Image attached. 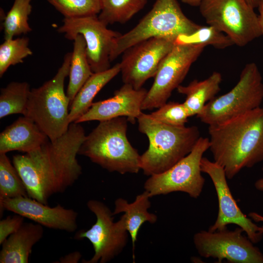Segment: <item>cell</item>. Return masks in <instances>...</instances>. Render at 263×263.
<instances>
[{"instance_id":"obj_28","label":"cell","mask_w":263,"mask_h":263,"mask_svg":"<svg viewBox=\"0 0 263 263\" xmlns=\"http://www.w3.org/2000/svg\"><path fill=\"white\" fill-rule=\"evenodd\" d=\"M27 197L25 187L6 153H0V200Z\"/></svg>"},{"instance_id":"obj_24","label":"cell","mask_w":263,"mask_h":263,"mask_svg":"<svg viewBox=\"0 0 263 263\" xmlns=\"http://www.w3.org/2000/svg\"><path fill=\"white\" fill-rule=\"evenodd\" d=\"M13 164L25 187L28 197L47 204L49 196L44 182L29 156L27 153L14 155Z\"/></svg>"},{"instance_id":"obj_26","label":"cell","mask_w":263,"mask_h":263,"mask_svg":"<svg viewBox=\"0 0 263 263\" xmlns=\"http://www.w3.org/2000/svg\"><path fill=\"white\" fill-rule=\"evenodd\" d=\"M101 11L98 18L107 25L124 23L142 10L148 0H100Z\"/></svg>"},{"instance_id":"obj_25","label":"cell","mask_w":263,"mask_h":263,"mask_svg":"<svg viewBox=\"0 0 263 263\" xmlns=\"http://www.w3.org/2000/svg\"><path fill=\"white\" fill-rule=\"evenodd\" d=\"M30 85L26 82H12L1 88L0 94V118L12 114L26 113Z\"/></svg>"},{"instance_id":"obj_18","label":"cell","mask_w":263,"mask_h":263,"mask_svg":"<svg viewBox=\"0 0 263 263\" xmlns=\"http://www.w3.org/2000/svg\"><path fill=\"white\" fill-rule=\"evenodd\" d=\"M48 136L29 118L20 117L0 134V153L18 150L29 153L39 149Z\"/></svg>"},{"instance_id":"obj_37","label":"cell","mask_w":263,"mask_h":263,"mask_svg":"<svg viewBox=\"0 0 263 263\" xmlns=\"http://www.w3.org/2000/svg\"><path fill=\"white\" fill-rule=\"evenodd\" d=\"M182 2L191 6H199L202 0H180Z\"/></svg>"},{"instance_id":"obj_3","label":"cell","mask_w":263,"mask_h":263,"mask_svg":"<svg viewBox=\"0 0 263 263\" xmlns=\"http://www.w3.org/2000/svg\"><path fill=\"white\" fill-rule=\"evenodd\" d=\"M138 130L148 137V149L140 157L141 169L147 176L162 173L187 155L200 136L195 126L175 127L162 123L150 114L137 118Z\"/></svg>"},{"instance_id":"obj_12","label":"cell","mask_w":263,"mask_h":263,"mask_svg":"<svg viewBox=\"0 0 263 263\" xmlns=\"http://www.w3.org/2000/svg\"><path fill=\"white\" fill-rule=\"evenodd\" d=\"M240 227L210 231L201 230L194 235L193 243L199 254L222 263H263V254L254 243L243 235Z\"/></svg>"},{"instance_id":"obj_22","label":"cell","mask_w":263,"mask_h":263,"mask_svg":"<svg viewBox=\"0 0 263 263\" xmlns=\"http://www.w3.org/2000/svg\"><path fill=\"white\" fill-rule=\"evenodd\" d=\"M120 63L98 73H93L77 93L69 108V121L75 122L90 108L97 94L120 72Z\"/></svg>"},{"instance_id":"obj_32","label":"cell","mask_w":263,"mask_h":263,"mask_svg":"<svg viewBox=\"0 0 263 263\" xmlns=\"http://www.w3.org/2000/svg\"><path fill=\"white\" fill-rule=\"evenodd\" d=\"M150 115L162 123L175 127L185 126L189 117L184 103L175 102H167Z\"/></svg>"},{"instance_id":"obj_13","label":"cell","mask_w":263,"mask_h":263,"mask_svg":"<svg viewBox=\"0 0 263 263\" xmlns=\"http://www.w3.org/2000/svg\"><path fill=\"white\" fill-rule=\"evenodd\" d=\"M89 209L96 217V222L89 229L79 231L75 238H86L92 244L94 254L83 263H106L117 256L128 243L129 233L120 229L113 221V213L104 203L90 200Z\"/></svg>"},{"instance_id":"obj_38","label":"cell","mask_w":263,"mask_h":263,"mask_svg":"<svg viewBox=\"0 0 263 263\" xmlns=\"http://www.w3.org/2000/svg\"><path fill=\"white\" fill-rule=\"evenodd\" d=\"M263 170V167L262 168ZM255 188L259 191H263V177L257 180L254 184Z\"/></svg>"},{"instance_id":"obj_20","label":"cell","mask_w":263,"mask_h":263,"mask_svg":"<svg viewBox=\"0 0 263 263\" xmlns=\"http://www.w3.org/2000/svg\"><path fill=\"white\" fill-rule=\"evenodd\" d=\"M43 232L41 225L24 223L17 232L1 244L0 263H28L32 248L42 238Z\"/></svg>"},{"instance_id":"obj_29","label":"cell","mask_w":263,"mask_h":263,"mask_svg":"<svg viewBox=\"0 0 263 263\" xmlns=\"http://www.w3.org/2000/svg\"><path fill=\"white\" fill-rule=\"evenodd\" d=\"M175 44H202L223 49L234 45L232 40L225 34L213 26H203L189 35H180Z\"/></svg>"},{"instance_id":"obj_31","label":"cell","mask_w":263,"mask_h":263,"mask_svg":"<svg viewBox=\"0 0 263 263\" xmlns=\"http://www.w3.org/2000/svg\"><path fill=\"white\" fill-rule=\"evenodd\" d=\"M64 18L97 15L101 11L100 0H47Z\"/></svg>"},{"instance_id":"obj_27","label":"cell","mask_w":263,"mask_h":263,"mask_svg":"<svg viewBox=\"0 0 263 263\" xmlns=\"http://www.w3.org/2000/svg\"><path fill=\"white\" fill-rule=\"evenodd\" d=\"M31 1V0H14L11 8L4 18V40L27 34L32 30L28 23L29 16L32 9Z\"/></svg>"},{"instance_id":"obj_15","label":"cell","mask_w":263,"mask_h":263,"mask_svg":"<svg viewBox=\"0 0 263 263\" xmlns=\"http://www.w3.org/2000/svg\"><path fill=\"white\" fill-rule=\"evenodd\" d=\"M201 167L202 172L207 174L211 178L218 201L216 220L208 230L210 231L223 230L226 228L229 224H235L243 229L252 243L256 244L260 242L263 234L259 232V226L239 208L228 185L223 167L215 161L204 157Z\"/></svg>"},{"instance_id":"obj_39","label":"cell","mask_w":263,"mask_h":263,"mask_svg":"<svg viewBox=\"0 0 263 263\" xmlns=\"http://www.w3.org/2000/svg\"><path fill=\"white\" fill-rule=\"evenodd\" d=\"M248 4L253 8L258 7L260 0H246Z\"/></svg>"},{"instance_id":"obj_4","label":"cell","mask_w":263,"mask_h":263,"mask_svg":"<svg viewBox=\"0 0 263 263\" xmlns=\"http://www.w3.org/2000/svg\"><path fill=\"white\" fill-rule=\"evenodd\" d=\"M128 121L126 117L100 121L86 135L78 154L110 172L138 173L141 170V155L127 138Z\"/></svg>"},{"instance_id":"obj_8","label":"cell","mask_w":263,"mask_h":263,"mask_svg":"<svg viewBox=\"0 0 263 263\" xmlns=\"http://www.w3.org/2000/svg\"><path fill=\"white\" fill-rule=\"evenodd\" d=\"M200 12L207 24L243 47L262 36L259 16L246 0H202Z\"/></svg>"},{"instance_id":"obj_2","label":"cell","mask_w":263,"mask_h":263,"mask_svg":"<svg viewBox=\"0 0 263 263\" xmlns=\"http://www.w3.org/2000/svg\"><path fill=\"white\" fill-rule=\"evenodd\" d=\"M85 137L83 127L73 122L61 136L27 153L43 179L49 197L65 191L81 175L76 155Z\"/></svg>"},{"instance_id":"obj_34","label":"cell","mask_w":263,"mask_h":263,"mask_svg":"<svg viewBox=\"0 0 263 263\" xmlns=\"http://www.w3.org/2000/svg\"><path fill=\"white\" fill-rule=\"evenodd\" d=\"M82 257L81 254L79 251H74L69 253L64 256L59 258L58 262L56 263H77Z\"/></svg>"},{"instance_id":"obj_7","label":"cell","mask_w":263,"mask_h":263,"mask_svg":"<svg viewBox=\"0 0 263 263\" xmlns=\"http://www.w3.org/2000/svg\"><path fill=\"white\" fill-rule=\"evenodd\" d=\"M263 101L262 76L257 64L251 62L242 70L236 85L207 103L197 117L208 126L219 124L260 107Z\"/></svg>"},{"instance_id":"obj_11","label":"cell","mask_w":263,"mask_h":263,"mask_svg":"<svg viewBox=\"0 0 263 263\" xmlns=\"http://www.w3.org/2000/svg\"><path fill=\"white\" fill-rule=\"evenodd\" d=\"M62 22L57 31L64 34L66 38L73 40L78 34L83 37L88 60L93 73L110 68L112 53L121 34L108 29L96 15L64 18Z\"/></svg>"},{"instance_id":"obj_36","label":"cell","mask_w":263,"mask_h":263,"mask_svg":"<svg viewBox=\"0 0 263 263\" xmlns=\"http://www.w3.org/2000/svg\"><path fill=\"white\" fill-rule=\"evenodd\" d=\"M258 8L259 11V18L260 24L262 32V36H263V0H260Z\"/></svg>"},{"instance_id":"obj_6","label":"cell","mask_w":263,"mask_h":263,"mask_svg":"<svg viewBox=\"0 0 263 263\" xmlns=\"http://www.w3.org/2000/svg\"><path fill=\"white\" fill-rule=\"evenodd\" d=\"M201 27L184 14L177 0H156L151 9L137 25L118 38L111 61L143 40L161 38L175 41L178 36L190 34Z\"/></svg>"},{"instance_id":"obj_9","label":"cell","mask_w":263,"mask_h":263,"mask_svg":"<svg viewBox=\"0 0 263 263\" xmlns=\"http://www.w3.org/2000/svg\"><path fill=\"white\" fill-rule=\"evenodd\" d=\"M209 148V138L200 137L187 155L167 170L150 176L144 183L145 190L150 197L180 191L197 198L205 182L202 174L201 160Z\"/></svg>"},{"instance_id":"obj_10","label":"cell","mask_w":263,"mask_h":263,"mask_svg":"<svg viewBox=\"0 0 263 263\" xmlns=\"http://www.w3.org/2000/svg\"><path fill=\"white\" fill-rule=\"evenodd\" d=\"M205 47L202 44H175L158 67L153 83L143 102L142 110L158 108L167 103Z\"/></svg>"},{"instance_id":"obj_30","label":"cell","mask_w":263,"mask_h":263,"mask_svg":"<svg viewBox=\"0 0 263 263\" xmlns=\"http://www.w3.org/2000/svg\"><path fill=\"white\" fill-rule=\"evenodd\" d=\"M29 39L22 37L4 40L0 45V77L8 68L22 63L25 57L33 54L29 47Z\"/></svg>"},{"instance_id":"obj_17","label":"cell","mask_w":263,"mask_h":263,"mask_svg":"<svg viewBox=\"0 0 263 263\" xmlns=\"http://www.w3.org/2000/svg\"><path fill=\"white\" fill-rule=\"evenodd\" d=\"M147 92L144 88L135 89L130 85L124 84L112 97L93 103L87 112L75 123L94 120L100 122L126 117L128 121L134 124L143 113L142 105Z\"/></svg>"},{"instance_id":"obj_5","label":"cell","mask_w":263,"mask_h":263,"mask_svg":"<svg viewBox=\"0 0 263 263\" xmlns=\"http://www.w3.org/2000/svg\"><path fill=\"white\" fill-rule=\"evenodd\" d=\"M71 56L72 52L65 55L61 66L52 79L31 89L27 111L23 115L32 120L50 140L64 134L70 124V102L64 86L69 74Z\"/></svg>"},{"instance_id":"obj_16","label":"cell","mask_w":263,"mask_h":263,"mask_svg":"<svg viewBox=\"0 0 263 263\" xmlns=\"http://www.w3.org/2000/svg\"><path fill=\"white\" fill-rule=\"evenodd\" d=\"M28 196L0 200V211L6 209L43 226L68 232L77 228V212L60 205L50 207Z\"/></svg>"},{"instance_id":"obj_35","label":"cell","mask_w":263,"mask_h":263,"mask_svg":"<svg viewBox=\"0 0 263 263\" xmlns=\"http://www.w3.org/2000/svg\"><path fill=\"white\" fill-rule=\"evenodd\" d=\"M248 217L251 218L254 222H263V216L255 212H251L248 215ZM259 232L263 234V225L259 226Z\"/></svg>"},{"instance_id":"obj_14","label":"cell","mask_w":263,"mask_h":263,"mask_svg":"<svg viewBox=\"0 0 263 263\" xmlns=\"http://www.w3.org/2000/svg\"><path fill=\"white\" fill-rule=\"evenodd\" d=\"M174 45L172 40L153 38L126 50L120 62L124 84L135 89L142 88L147 80L155 76L160 63Z\"/></svg>"},{"instance_id":"obj_21","label":"cell","mask_w":263,"mask_h":263,"mask_svg":"<svg viewBox=\"0 0 263 263\" xmlns=\"http://www.w3.org/2000/svg\"><path fill=\"white\" fill-rule=\"evenodd\" d=\"M222 81V75L214 72L203 80L195 79L187 86L178 87V92L186 95L183 103L189 117L201 113L206 104L220 91Z\"/></svg>"},{"instance_id":"obj_23","label":"cell","mask_w":263,"mask_h":263,"mask_svg":"<svg viewBox=\"0 0 263 263\" xmlns=\"http://www.w3.org/2000/svg\"><path fill=\"white\" fill-rule=\"evenodd\" d=\"M73 40L74 48L69 70V81L66 92L70 105L79 90L93 74L88 60L86 44L83 37L81 35H77Z\"/></svg>"},{"instance_id":"obj_33","label":"cell","mask_w":263,"mask_h":263,"mask_svg":"<svg viewBox=\"0 0 263 263\" xmlns=\"http://www.w3.org/2000/svg\"><path fill=\"white\" fill-rule=\"evenodd\" d=\"M24 218L16 214L0 221V244L11 235L17 232L23 224Z\"/></svg>"},{"instance_id":"obj_19","label":"cell","mask_w":263,"mask_h":263,"mask_svg":"<svg viewBox=\"0 0 263 263\" xmlns=\"http://www.w3.org/2000/svg\"><path fill=\"white\" fill-rule=\"evenodd\" d=\"M150 198L149 193L145 190L137 195L132 203L122 198H118L114 202L113 213L114 215L123 213L116 223L120 229L127 231L131 236L133 261L135 243L140 227L146 222L154 224L157 220L156 214L148 211L151 206Z\"/></svg>"},{"instance_id":"obj_1","label":"cell","mask_w":263,"mask_h":263,"mask_svg":"<svg viewBox=\"0 0 263 263\" xmlns=\"http://www.w3.org/2000/svg\"><path fill=\"white\" fill-rule=\"evenodd\" d=\"M214 161L232 179L242 169L263 161V108L208 126Z\"/></svg>"}]
</instances>
